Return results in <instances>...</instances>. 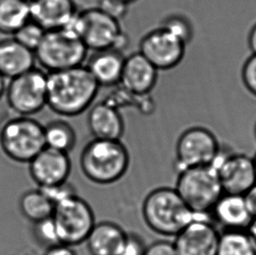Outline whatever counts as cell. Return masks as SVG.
Returning <instances> with one entry per match:
<instances>
[{
	"instance_id": "8d00e7d4",
	"label": "cell",
	"mask_w": 256,
	"mask_h": 255,
	"mask_svg": "<svg viewBox=\"0 0 256 255\" xmlns=\"http://www.w3.org/2000/svg\"><path fill=\"white\" fill-rule=\"evenodd\" d=\"M246 232L250 235V238L253 242L254 246L256 250V218H253V220L250 223L248 228L246 229Z\"/></svg>"
},
{
	"instance_id": "6da1fadb",
	"label": "cell",
	"mask_w": 256,
	"mask_h": 255,
	"mask_svg": "<svg viewBox=\"0 0 256 255\" xmlns=\"http://www.w3.org/2000/svg\"><path fill=\"white\" fill-rule=\"evenodd\" d=\"M100 86L86 66L48 74V104L62 116H76L88 110Z\"/></svg>"
},
{
	"instance_id": "f1b7e54d",
	"label": "cell",
	"mask_w": 256,
	"mask_h": 255,
	"mask_svg": "<svg viewBox=\"0 0 256 255\" xmlns=\"http://www.w3.org/2000/svg\"><path fill=\"white\" fill-rule=\"evenodd\" d=\"M40 189L45 193L46 196H48L54 204L77 195L76 188L68 181L54 186L45 187Z\"/></svg>"
},
{
	"instance_id": "ab89813d",
	"label": "cell",
	"mask_w": 256,
	"mask_h": 255,
	"mask_svg": "<svg viewBox=\"0 0 256 255\" xmlns=\"http://www.w3.org/2000/svg\"><path fill=\"white\" fill-rule=\"evenodd\" d=\"M254 160V169H256V154L254 156L253 158Z\"/></svg>"
},
{
	"instance_id": "f35d334b",
	"label": "cell",
	"mask_w": 256,
	"mask_h": 255,
	"mask_svg": "<svg viewBox=\"0 0 256 255\" xmlns=\"http://www.w3.org/2000/svg\"><path fill=\"white\" fill-rule=\"evenodd\" d=\"M121 1H124L125 3L128 4H130L134 3L136 2V0H121Z\"/></svg>"
},
{
	"instance_id": "9c48e42d",
	"label": "cell",
	"mask_w": 256,
	"mask_h": 255,
	"mask_svg": "<svg viewBox=\"0 0 256 255\" xmlns=\"http://www.w3.org/2000/svg\"><path fill=\"white\" fill-rule=\"evenodd\" d=\"M220 148L216 136L206 128L196 126L187 128L176 142V172L194 167L212 166Z\"/></svg>"
},
{
	"instance_id": "e0dca14e",
	"label": "cell",
	"mask_w": 256,
	"mask_h": 255,
	"mask_svg": "<svg viewBox=\"0 0 256 255\" xmlns=\"http://www.w3.org/2000/svg\"><path fill=\"white\" fill-rule=\"evenodd\" d=\"M30 8L32 20L46 31L62 29L79 10L74 0H35Z\"/></svg>"
},
{
	"instance_id": "3957f363",
	"label": "cell",
	"mask_w": 256,
	"mask_h": 255,
	"mask_svg": "<svg viewBox=\"0 0 256 255\" xmlns=\"http://www.w3.org/2000/svg\"><path fill=\"white\" fill-rule=\"evenodd\" d=\"M80 166L84 176L91 182L110 184L127 172L130 154L120 140L94 138L82 152Z\"/></svg>"
},
{
	"instance_id": "d6986e66",
	"label": "cell",
	"mask_w": 256,
	"mask_h": 255,
	"mask_svg": "<svg viewBox=\"0 0 256 255\" xmlns=\"http://www.w3.org/2000/svg\"><path fill=\"white\" fill-rule=\"evenodd\" d=\"M86 68L100 86L120 84L125 57L116 49L94 51L86 60Z\"/></svg>"
},
{
	"instance_id": "484cf974",
	"label": "cell",
	"mask_w": 256,
	"mask_h": 255,
	"mask_svg": "<svg viewBox=\"0 0 256 255\" xmlns=\"http://www.w3.org/2000/svg\"><path fill=\"white\" fill-rule=\"evenodd\" d=\"M160 26L166 29L186 45L194 37V26L190 20L182 14H170L164 18Z\"/></svg>"
},
{
	"instance_id": "f546056e",
	"label": "cell",
	"mask_w": 256,
	"mask_h": 255,
	"mask_svg": "<svg viewBox=\"0 0 256 255\" xmlns=\"http://www.w3.org/2000/svg\"><path fill=\"white\" fill-rule=\"evenodd\" d=\"M128 4L121 0H99L97 8L102 10L104 14L120 21L126 17L128 14Z\"/></svg>"
},
{
	"instance_id": "e575fe53",
	"label": "cell",
	"mask_w": 256,
	"mask_h": 255,
	"mask_svg": "<svg viewBox=\"0 0 256 255\" xmlns=\"http://www.w3.org/2000/svg\"><path fill=\"white\" fill-rule=\"evenodd\" d=\"M243 196H244L246 206L248 208L250 214L254 218H256V184L253 187H251Z\"/></svg>"
},
{
	"instance_id": "5b68a950",
	"label": "cell",
	"mask_w": 256,
	"mask_h": 255,
	"mask_svg": "<svg viewBox=\"0 0 256 255\" xmlns=\"http://www.w3.org/2000/svg\"><path fill=\"white\" fill-rule=\"evenodd\" d=\"M0 146L14 161L30 162L46 147L44 126L30 116L12 118L0 130Z\"/></svg>"
},
{
	"instance_id": "44dd1931",
	"label": "cell",
	"mask_w": 256,
	"mask_h": 255,
	"mask_svg": "<svg viewBox=\"0 0 256 255\" xmlns=\"http://www.w3.org/2000/svg\"><path fill=\"white\" fill-rule=\"evenodd\" d=\"M126 236L120 226L102 221L94 224L85 242L91 255H121Z\"/></svg>"
},
{
	"instance_id": "b9f144b4",
	"label": "cell",
	"mask_w": 256,
	"mask_h": 255,
	"mask_svg": "<svg viewBox=\"0 0 256 255\" xmlns=\"http://www.w3.org/2000/svg\"><path fill=\"white\" fill-rule=\"evenodd\" d=\"M28 2H29V3H32V2H34V1H35V0H26Z\"/></svg>"
},
{
	"instance_id": "cb8c5ba5",
	"label": "cell",
	"mask_w": 256,
	"mask_h": 255,
	"mask_svg": "<svg viewBox=\"0 0 256 255\" xmlns=\"http://www.w3.org/2000/svg\"><path fill=\"white\" fill-rule=\"evenodd\" d=\"M46 146L68 153L76 144L74 128L64 120H54L44 126Z\"/></svg>"
},
{
	"instance_id": "7c38bea8",
	"label": "cell",
	"mask_w": 256,
	"mask_h": 255,
	"mask_svg": "<svg viewBox=\"0 0 256 255\" xmlns=\"http://www.w3.org/2000/svg\"><path fill=\"white\" fill-rule=\"evenodd\" d=\"M186 44L164 28L148 32L139 43L138 52L158 71L180 65L186 56Z\"/></svg>"
},
{
	"instance_id": "83f0119b",
	"label": "cell",
	"mask_w": 256,
	"mask_h": 255,
	"mask_svg": "<svg viewBox=\"0 0 256 255\" xmlns=\"http://www.w3.org/2000/svg\"><path fill=\"white\" fill-rule=\"evenodd\" d=\"M34 234L37 242L46 248L62 244L52 217L34 223Z\"/></svg>"
},
{
	"instance_id": "8992f818",
	"label": "cell",
	"mask_w": 256,
	"mask_h": 255,
	"mask_svg": "<svg viewBox=\"0 0 256 255\" xmlns=\"http://www.w3.org/2000/svg\"><path fill=\"white\" fill-rule=\"evenodd\" d=\"M88 52V49L80 40L59 29L46 32L34 54L36 62L52 72L84 65Z\"/></svg>"
},
{
	"instance_id": "ac0fdd59",
	"label": "cell",
	"mask_w": 256,
	"mask_h": 255,
	"mask_svg": "<svg viewBox=\"0 0 256 255\" xmlns=\"http://www.w3.org/2000/svg\"><path fill=\"white\" fill-rule=\"evenodd\" d=\"M211 214L225 230H246L254 218L244 196L239 194L223 193Z\"/></svg>"
},
{
	"instance_id": "d6a6232c",
	"label": "cell",
	"mask_w": 256,
	"mask_h": 255,
	"mask_svg": "<svg viewBox=\"0 0 256 255\" xmlns=\"http://www.w3.org/2000/svg\"><path fill=\"white\" fill-rule=\"evenodd\" d=\"M144 255H176L173 242L158 240L148 246Z\"/></svg>"
},
{
	"instance_id": "60d3db41",
	"label": "cell",
	"mask_w": 256,
	"mask_h": 255,
	"mask_svg": "<svg viewBox=\"0 0 256 255\" xmlns=\"http://www.w3.org/2000/svg\"><path fill=\"white\" fill-rule=\"evenodd\" d=\"M254 136H256V125H254Z\"/></svg>"
},
{
	"instance_id": "7a4b0ae2",
	"label": "cell",
	"mask_w": 256,
	"mask_h": 255,
	"mask_svg": "<svg viewBox=\"0 0 256 255\" xmlns=\"http://www.w3.org/2000/svg\"><path fill=\"white\" fill-rule=\"evenodd\" d=\"M142 214L150 230L160 235L174 237L196 218L175 188L169 187L150 192L144 200Z\"/></svg>"
},
{
	"instance_id": "1f68e13d",
	"label": "cell",
	"mask_w": 256,
	"mask_h": 255,
	"mask_svg": "<svg viewBox=\"0 0 256 255\" xmlns=\"http://www.w3.org/2000/svg\"><path fill=\"white\" fill-rule=\"evenodd\" d=\"M147 246L144 240L136 232H127L121 255H144Z\"/></svg>"
},
{
	"instance_id": "d4e9b609",
	"label": "cell",
	"mask_w": 256,
	"mask_h": 255,
	"mask_svg": "<svg viewBox=\"0 0 256 255\" xmlns=\"http://www.w3.org/2000/svg\"><path fill=\"white\" fill-rule=\"evenodd\" d=\"M216 255H256L246 230H225L220 235Z\"/></svg>"
},
{
	"instance_id": "ffe728a7",
	"label": "cell",
	"mask_w": 256,
	"mask_h": 255,
	"mask_svg": "<svg viewBox=\"0 0 256 255\" xmlns=\"http://www.w3.org/2000/svg\"><path fill=\"white\" fill-rule=\"evenodd\" d=\"M34 52L12 38L0 40V74L12 79L34 68Z\"/></svg>"
},
{
	"instance_id": "603a6c76",
	"label": "cell",
	"mask_w": 256,
	"mask_h": 255,
	"mask_svg": "<svg viewBox=\"0 0 256 255\" xmlns=\"http://www.w3.org/2000/svg\"><path fill=\"white\" fill-rule=\"evenodd\" d=\"M20 206L24 217L34 224L52 217L56 207L40 189L29 190L23 194Z\"/></svg>"
},
{
	"instance_id": "4316f807",
	"label": "cell",
	"mask_w": 256,
	"mask_h": 255,
	"mask_svg": "<svg viewBox=\"0 0 256 255\" xmlns=\"http://www.w3.org/2000/svg\"><path fill=\"white\" fill-rule=\"evenodd\" d=\"M46 30L34 21L29 20L12 36L20 44L34 52L46 34Z\"/></svg>"
},
{
	"instance_id": "9a60e30c",
	"label": "cell",
	"mask_w": 256,
	"mask_h": 255,
	"mask_svg": "<svg viewBox=\"0 0 256 255\" xmlns=\"http://www.w3.org/2000/svg\"><path fill=\"white\" fill-rule=\"evenodd\" d=\"M158 70L139 52L125 57L120 84L135 96H146L156 86Z\"/></svg>"
},
{
	"instance_id": "4dcf8cb0",
	"label": "cell",
	"mask_w": 256,
	"mask_h": 255,
	"mask_svg": "<svg viewBox=\"0 0 256 255\" xmlns=\"http://www.w3.org/2000/svg\"><path fill=\"white\" fill-rule=\"evenodd\" d=\"M242 78L246 90L256 97V54H252L244 63Z\"/></svg>"
},
{
	"instance_id": "7402d4cb",
	"label": "cell",
	"mask_w": 256,
	"mask_h": 255,
	"mask_svg": "<svg viewBox=\"0 0 256 255\" xmlns=\"http://www.w3.org/2000/svg\"><path fill=\"white\" fill-rule=\"evenodd\" d=\"M29 20L31 8L26 0H0V34L14 36Z\"/></svg>"
},
{
	"instance_id": "52a82bcc",
	"label": "cell",
	"mask_w": 256,
	"mask_h": 255,
	"mask_svg": "<svg viewBox=\"0 0 256 255\" xmlns=\"http://www.w3.org/2000/svg\"><path fill=\"white\" fill-rule=\"evenodd\" d=\"M52 218L60 242L71 246L86 242L96 224L92 208L78 195L56 204Z\"/></svg>"
},
{
	"instance_id": "d590c367",
	"label": "cell",
	"mask_w": 256,
	"mask_h": 255,
	"mask_svg": "<svg viewBox=\"0 0 256 255\" xmlns=\"http://www.w3.org/2000/svg\"><path fill=\"white\" fill-rule=\"evenodd\" d=\"M248 43L252 54H256V24H254L253 28L250 30Z\"/></svg>"
},
{
	"instance_id": "5bb4252c",
	"label": "cell",
	"mask_w": 256,
	"mask_h": 255,
	"mask_svg": "<svg viewBox=\"0 0 256 255\" xmlns=\"http://www.w3.org/2000/svg\"><path fill=\"white\" fill-rule=\"evenodd\" d=\"M30 174L40 188L66 182L71 172L68 153L46 147L29 162Z\"/></svg>"
},
{
	"instance_id": "30bf717a",
	"label": "cell",
	"mask_w": 256,
	"mask_h": 255,
	"mask_svg": "<svg viewBox=\"0 0 256 255\" xmlns=\"http://www.w3.org/2000/svg\"><path fill=\"white\" fill-rule=\"evenodd\" d=\"M82 20V42L92 51L116 49L122 52L128 38L122 31L120 21L104 14L97 7L80 10Z\"/></svg>"
},
{
	"instance_id": "2e32d148",
	"label": "cell",
	"mask_w": 256,
	"mask_h": 255,
	"mask_svg": "<svg viewBox=\"0 0 256 255\" xmlns=\"http://www.w3.org/2000/svg\"><path fill=\"white\" fill-rule=\"evenodd\" d=\"M86 122L94 139L120 140L124 134V118L118 108L110 102L94 104L88 112Z\"/></svg>"
},
{
	"instance_id": "ba28073f",
	"label": "cell",
	"mask_w": 256,
	"mask_h": 255,
	"mask_svg": "<svg viewBox=\"0 0 256 255\" xmlns=\"http://www.w3.org/2000/svg\"><path fill=\"white\" fill-rule=\"evenodd\" d=\"M4 96L10 110L18 116L37 114L48 104V74L34 68L10 79Z\"/></svg>"
},
{
	"instance_id": "8fae6325",
	"label": "cell",
	"mask_w": 256,
	"mask_h": 255,
	"mask_svg": "<svg viewBox=\"0 0 256 255\" xmlns=\"http://www.w3.org/2000/svg\"><path fill=\"white\" fill-rule=\"evenodd\" d=\"M212 166L216 169L224 193L244 195L256 184L253 158L246 154L222 148Z\"/></svg>"
},
{
	"instance_id": "277c9868",
	"label": "cell",
	"mask_w": 256,
	"mask_h": 255,
	"mask_svg": "<svg viewBox=\"0 0 256 255\" xmlns=\"http://www.w3.org/2000/svg\"><path fill=\"white\" fill-rule=\"evenodd\" d=\"M175 190L196 215H206L224 193L216 169L198 166L178 173Z\"/></svg>"
},
{
	"instance_id": "836d02e7",
	"label": "cell",
	"mask_w": 256,
	"mask_h": 255,
	"mask_svg": "<svg viewBox=\"0 0 256 255\" xmlns=\"http://www.w3.org/2000/svg\"><path fill=\"white\" fill-rule=\"evenodd\" d=\"M44 255H77L71 246L59 244L48 248L46 250Z\"/></svg>"
},
{
	"instance_id": "74e56055",
	"label": "cell",
	"mask_w": 256,
	"mask_h": 255,
	"mask_svg": "<svg viewBox=\"0 0 256 255\" xmlns=\"http://www.w3.org/2000/svg\"><path fill=\"white\" fill-rule=\"evenodd\" d=\"M6 79L0 74V100L4 96L6 90Z\"/></svg>"
},
{
	"instance_id": "4fadbf2b",
	"label": "cell",
	"mask_w": 256,
	"mask_h": 255,
	"mask_svg": "<svg viewBox=\"0 0 256 255\" xmlns=\"http://www.w3.org/2000/svg\"><path fill=\"white\" fill-rule=\"evenodd\" d=\"M220 235L204 215L196 218L175 236L176 255H216Z\"/></svg>"
}]
</instances>
